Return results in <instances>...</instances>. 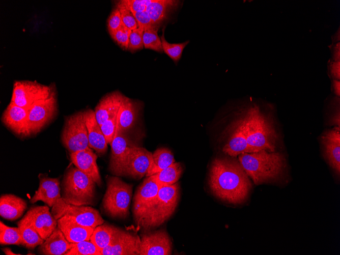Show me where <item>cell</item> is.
<instances>
[{
	"instance_id": "2e32d148",
	"label": "cell",
	"mask_w": 340,
	"mask_h": 255,
	"mask_svg": "<svg viewBox=\"0 0 340 255\" xmlns=\"http://www.w3.org/2000/svg\"><path fill=\"white\" fill-rule=\"evenodd\" d=\"M39 187L30 200L32 204L41 201L50 207L62 197L60 193V180L58 178H50L44 175H39Z\"/></svg>"
},
{
	"instance_id": "f546056e",
	"label": "cell",
	"mask_w": 340,
	"mask_h": 255,
	"mask_svg": "<svg viewBox=\"0 0 340 255\" xmlns=\"http://www.w3.org/2000/svg\"><path fill=\"white\" fill-rule=\"evenodd\" d=\"M174 162L175 160L170 150L166 148L157 149L152 153V163L146 176L158 173Z\"/></svg>"
},
{
	"instance_id": "83f0119b",
	"label": "cell",
	"mask_w": 340,
	"mask_h": 255,
	"mask_svg": "<svg viewBox=\"0 0 340 255\" xmlns=\"http://www.w3.org/2000/svg\"><path fill=\"white\" fill-rule=\"evenodd\" d=\"M27 208L26 201L12 194H5L0 197V215L4 218L15 220L20 217Z\"/></svg>"
},
{
	"instance_id": "484cf974",
	"label": "cell",
	"mask_w": 340,
	"mask_h": 255,
	"mask_svg": "<svg viewBox=\"0 0 340 255\" xmlns=\"http://www.w3.org/2000/svg\"><path fill=\"white\" fill-rule=\"evenodd\" d=\"M179 3L174 0H151L146 11L154 26L159 29L178 7Z\"/></svg>"
},
{
	"instance_id": "ab89813d",
	"label": "cell",
	"mask_w": 340,
	"mask_h": 255,
	"mask_svg": "<svg viewBox=\"0 0 340 255\" xmlns=\"http://www.w3.org/2000/svg\"><path fill=\"white\" fill-rule=\"evenodd\" d=\"M117 115L110 117L100 125L108 144H110L115 137L117 128Z\"/></svg>"
},
{
	"instance_id": "60d3db41",
	"label": "cell",
	"mask_w": 340,
	"mask_h": 255,
	"mask_svg": "<svg viewBox=\"0 0 340 255\" xmlns=\"http://www.w3.org/2000/svg\"><path fill=\"white\" fill-rule=\"evenodd\" d=\"M123 25L120 11L115 7L107 20V28L109 35L117 31Z\"/></svg>"
},
{
	"instance_id": "44dd1931",
	"label": "cell",
	"mask_w": 340,
	"mask_h": 255,
	"mask_svg": "<svg viewBox=\"0 0 340 255\" xmlns=\"http://www.w3.org/2000/svg\"><path fill=\"white\" fill-rule=\"evenodd\" d=\"M29 108L19 106L10 102L1 118L4 124L14 134L22 136L26 123Z\"/></svg>"
},
{
	"instance_id": "7402d4cb",
	"label": "cell",
	"mask_w": 340,
	"mask_h": 255,
	"mask_svg": "<svg viewBox=\"0 0 340 255\" xmlns=\"http://www.w3.org/2000/svg\"><path fill=\"white\" fill-rule=\"evenodd\" d=\"M325 156L330 165L337 174L340 173V132L335 128L326 131L322 136Z\"/></svg>"
},
{
	"instance_id": "7a4b0ae2",
	"label": "cell",
	"mask_w": 340,
	"mask_h": 255,
	"mask_svg": "<svg viewBox=\"0 0 340 255\" xmlns=\"http://www.w3.org/2000/svg\"><path fill=\"white\" fill-rule=\"evenodd\" d=\"M179 197L178 183L160 187L157 195L134 217L136 223L146 231L162 225L174 213Z\"/></svg>"
},
{
	"instance_id": "52a82bcc",
	"label": "cell",
	"mask_w": 340,
	"mask_h": 255,
	"mask_svg": "<svg viewBox=\"0 0 340 255\" xmlns=\"http://www.w3.org/2000/svg\"><path fill=\"white\" fill-rule=\"evenodd\" d=\"M57 112V98L54 90L49 97L37 102L29 108L22 137L36 135L53 120Z\"/></svg>"
},
{
	"instance_id": "d6986e66",
	"label": "cell",
	"mask_w": 340,
	"mask_h": 255,
	"mask_svg": "<svg viewBox=\"0 0 340 255\" xmlns=\"http://www.w3.org/2000/svg\"><path fill=\"white\" fill-rule=\"evenodd\" d=\"M84 118L88 130L89 146L99 154H105L107 150V143L98 123L94 110H83Z\"/></svg>"
},
{
	"instance_id": "8992f818",
	"label": "cell",
	"mask_w": 340,
	"mask_h": 255,
	"mask_svg": "<svg viewBox=\"0 0 340 255\" xmlns=\"http://www.w3.org/2000/svg\"><path fill=\"white\" fill-rule=\"evenodd\" d=\"M132 195V185L124 182L118 176L107 179V188L102 200L105 212L112 218H125Z\"/></svg>"
},
{
	"instance_id": "ffe728a7",
	"label": "cell",
	"mask_w": 340,
	"mask_h": 255,
	"mask_svg": "<svg viewBox=\"0 0 340 255\" xmlns=\"http://www.w3.org/2000/svg\"><path fill=\"white\" fill-rule=\"evenodd\" d=\"M58 226L70 243L90 240L94 228L82 225L72 218L64 215L57 219Z\"/></svg>"
},
{
	"instance_id": "9c48e42d",
	"label": "cell",
	"mask_w": 340,
	"mask_h": 255,
	"mask_svg": "<svg viewBox=\"0 0 340 255\" xmlns=\"http://www.w3.org/2000/svg\"><path fill=\"white\" fill-rule=\"evenodd\" d=\"M54 91L52 85L42 84L36 81L16 80L13 84L11 102L29 108L37 102L49 97Z\"/></svg>"
},
{
	"instance_id": "ee69618b",
	"label": "cell",
	"mask_w": 340,
	"mask_h": 255,
	"mask_svg": "<svg viewBox=\"0 0 340 255\" xmlns=\"http://www.w3.org/2000/svg\"><path fill=\"white\" fill-rule=\"evenodd\" d=\"M333 87L336 94L339 96V81L337 80H334Z\"/></svg>"
},
{
	"instance_id": "5bb4252c",
	"label": "cell",
	"mask_w": 340,
	"mask_h": 255,
	"mask_svg": "<svg viewBox=\"0 0 340 255\" xmlns=\"http://www.w3.org/2000/svg\"><path fill=\"white\" fill-rule=\"evenodd\" d=\"M152 160V153L146 149L136 147L131 151L124 170L123 176L140 179L146 176Z\"/></svg>"
},
{
	"instance_id": "f35d334b",
	"label": "cell",
	"mask_w": 340,
	"mask_h": 255,
	"mask_svg": "<svg viewBox=\"0 0 340 255\" xmlns=\"http://www.w3.org/2000/svg\"><path fill=\"white\" fill-rule=\"evenodd\" d=\"M131 30L123 25L119 29L110 35L113 40L122 49L127 50Z\"/></svg>"
},
{
	"instance_id": "30bf717a",
	"label": "cell",
	"mask_w": 340,
	"mask_h": 255,
	"mask_svg": "<svg viewBox=\"0 0 340 255\" xmlns=\"http://www.w3.org/2000/svg\"><path fill=\"white\" fill-rule=\"evenodd\" d=\"M51 213L56 220L67 215L78 223L94 229L104 222L97 210L89 206L67 203L62 197L52 207Z\"/></svg>"
},
{
	"instance_id": "d4e9b609",
	"label": "cell",
	"mask_w": 340,
	"mask_h": 255,
	"mask_svg": "<svg viewBox=\"0 0 340 255\" xmlns=\"http://www.w3.org/2000/svg\"><path fill=\"white\" fill-rule=\"evenodd\" d=\"M223 151L232 157L252 153L247 143L241 120L238 121L234 126L232 133L223 148Z\"/></svg>"
},
{
	"instance_id": "6da1fadb",
	"label": "cell",
	"mask_w": 340,
	"mask_h": 255,
	"mask_svg": "<svg viewBox=\"0 0 340 255\" xmlns=\"http://www.w3.org/2000/svg\"><path fill=\"white\" fill-rule=\"evenodd\" d=\"M209 184L216 196L234 204L243 202L251 188L248 176L239 162L227 158H216L212 161Z\"/></svg>"
},
{
	"instance_id": "7bdbcfd3",
	"label": "cell",
	"mask_w": 340,
	"mask_h": 255,
	"mask_svg": "<svg viewBox=\"0 0 340 255\" xmlns=\"http://www.w3.org/2000/svg\"><path fill=\"white\" fill-rule=\"evenodd\" d=\"M132 13L137 21L138 27H142L144 30L151 27H156L146 10Z\"/></svg>"
},
{
	"instance_id": "3957f363",
	"label": "cell",
	"mask_w": 340,
	"mask_h": 255,
	"mask_svg": "<svg viewBox=\"0 0 340 255\" xmlns=\"http://www.w3.org/2000/svg\"><path fill=\"white\" fill-rule=\"evenodd\" d=\"M239 162L256 185L278 177L284 168L285 159L279 153L261 150L238 156Z\"/></svg>"
},
{
	"instance_id": "9a60e30c",
	"label": "cell",
	"mask_w": 340,
	"mask_h": 255,
	"mask_svg": "<svg viewBox=\"0 0 340 255\" xmlns=\"http://www.w3.org/2000/svg\"><path fill=\"white\" fill-rule=\"evenodd\" d=\"M71 162L82 172L90 177L98 186L102 181L97 164V155L90 148L70 154Z\"/></svg>"
},
{
	"instance_id": "e575fe53",
	"label": "cell",
	"mask_w": 340,
	"mask_h": 255,
	"mask_svg": "<svg viewBox=\"0 0 340 255\" xmlns=\"http://www.w3.org/2000/svg\"><path fill=\"white\" fill-rule=\"evenodd\" d=\"M164 28L160 37L163 51L166 53L175 63H177L180 59L184 48L189 43V41L180 43H170L166 41L164 37Z\"/></svg>"
},
{
	"instance_id": "d590c367",
	"label": "cell",
	"mask_w": 340,
	"mask_h": 255,
	"mask_svg": "<svg viewBox=\"0 0 340 255\" xmlns=\"http://www.w3.org/2000/svg\"><path fill=\"white\" fill-rule=\"evenodd\" d=\"M158 29L154 27L147 28L143 33L144 47L158 52L162 53L163 49L160 37L158 35Z\"/></svg>"
},
{
	"instance_id": "4dcf8cb0",
	"label": "cell",
	"mask_w": 340,
	"mask_h": 255,
	"mask_svg": "<svg viewBox=\"0 0 340 255\" xmlns=\"http://www.w3.org/2000/svg\"><path fill=\"white\" fill-rule=\"evenodd\" d=\"M118 229L114 225L104 222L94 229L90 240L101 250L110 243Z\"/></svg>"
},
{
	"instance_id": "ba28073f",
	"label": "cell",
	"mask_w": 340,
	"mask_h": 255,
	"mask_svg": "<svg viewBox=\"0 0 340 255\" xmlns=\"http://www.w3.org/2000/svg\"><path fill=\"white\" fill-rule=\"evenodd\" d=\"M61 141L70 154L90 148L83 110L65 117Z\"/></svg>"
},
{
	"instance_id": "836d02e7",
	"label": "cell",
	"mask_w": 340,
	"mask_h": 255,
	"mask_svg": "<svg viewBox=\"0 0 340 255\" xmlns=\"http://www.w3.org/2000/svg\"><path fill=\"white\" fill-rule=\"evenodd\" d=\"M101 249L91 240L72 243L71 248L65 255H101Z\"/></svg>"
},
{
	"instance_id": "7c38bea8",
	"label": "cell",
	"mask_w": 340,
	"mask_h": 255,
	"mask_svg": "<svg viewBox=\"0 0 340 255\" xmlns=\"http://www.w3.org/2000/svg\"><path fill=\"white\" fill-rule=\"evenodd\" d=\"M140 238L135 233L119 228L110 243L101 255H139Z\"/></svg>"
},
{
	"instance_id": "e0dca14e",
	"label": "cell",
	"mask_w": 340,
	"mask_h": 255,
	"mask_svg": "<svg viewBox=\"0 0 340 255\" xmlns=\"http://www.w3.org/2000/svg\"><path fill=\"white\" fill-rule=\"evenodd\" d=\"M37 231L44 241L58 226L57 220L49 211L48 206H37L27 212Z\"/></svg>"
},
{
	"instance_id": "ac0fdd59",
	"label": "cell",
	"mask_w": 340,
	"mask_h": 255,
	"mask_svg": "<svg viewBox=\"0 0 340 255\" xmlns=\"http://www.w3.org/2000/svg\"><path fill=\"white\" fill-rule=\"evenodd\" d=\"M125 97L120 91H115L107 93L100 99L94 109L97 121L100 126L117 114Z\"/></svg>"
},
{
	"instance_id": "b9f144b4",
	"label": "cell",
	"mask_w": 340,
	"mask_h": 255,
	"mask_svg": "<svg viewBox=\"0 0 340 255\" xmlns=\"http://www.w3.org/2000/svg\"><path fill=\"white\" fill-rule=\"evenodd\" d=\"M150 1L151 0H122L117 2L127 7L133 13L146 10Z\"/></svg>"
},
{
	"instance_id": "74e56055",
	"label": "cell",
	"mask_w": 340,
	"mask_h": 255,
	"mask_svg": "<svg viewBox=\"0 0 340 255\" xmlns=\"http://www.w3.org/2000/svg\"><path fill=\"white\" fill-rule=\"evenodd\" d=\"M144 31V29L140 27L131 31L129 36L127 50L134 52L143 49L144 47L143 43Z\"/></svg>"
},
{
	"instance_id": "f6af8a7d",
	"label": "cell",
	"mask_w": 340,
	"mask_h": 255,
	"mask_svg": "<svg viewBox=\"0 0 340 255\" xmlns=\"http://www.w3.org/2000/svg\"><path fill=\"white\" fill-rule=\"evenodd\" d=\"M3 251L4 252V253L6 254L10 255H16V254H16L12 251V250L9 248H5L3 249Z\"/></svg>"
},
{
	"instance_id": "f1b7e54d",
	"label": "cell",
	"mask_w": 340,
	"mask_h": 255,
	"mask_svg": "<svg viewBox=\"0 0 340 255\" xmlns=\"http://www.w3.org/2000/svg\"><path fill=\"white\" fill-rule=\"evenodd\" d=\"M20 229L23 246L28 249H34L41 245L44 241L35 228L30 215L27 212L23 217L17 223Z\"/></svg>"
},
{
	"instance_id": "8fae6325",
	"label": "cell",
	"mask_w": 340,
	"mask_h": 255,
	"mask_svg": "<svg viewBox=\"0 0 340 255\" xmlns=\"http://www.w3.org/2000/svg\"><path fill=\"white\" fill-rule=\"evenodd\" d=\"M110 145L111 156L109 162V170L116 176H123L128 156L133 148L138 147V145L128 135L127 131L115 133Z\"/></svg>"
},
{
	"instance_id": "1f68e13d",
	"label": "cell",
	"mask_w": 340,
	"mask_h": 255,
	"mask_svg": "<svg viewBox=\"0 0 340 255\" xmlns=\"http://www.w3.org/2000/svg\"><path fill=\"white\" fill-rule=\"evenodd\" d=\"M182 171L181 164L179 162H174L152 176L160 187L170 186L178 182Z\"/></svg>"
},
{
	"instance_id": "277c9868",
	"label": "cell",
	"mask_w": 340,
	"mask_h": 255,
	"mask_svg": "<svg viewBox=\"0 0 340 255\" xmlns=\"http://www.w3.org/2000/svg\"><path fill=\"white\" fill-rule=\"evenodd\" d=\"M247 141L253 152H274L276 131L270 120L257 106L251 107L241 120Z\"/></svg>"
},
{
	"instance_id": "cb8c5ba5",
	"label": "cell",
	"mask_w": 340,
	"mask_h": 255,
	"mask_svg": "<svg viewBox=\"0 0 340 255\" xmlns=\"http://www.w3.org/2000/svg\"><path fill=\"white\" fill-rule=\"evenodd\" d=\"M160 186L152 176L147 177L137 188L133 199L134 217L157 194Z\"/></svg>"
},
{
	"instance_id": "5b68a950",
	"label": "cell",
	"mask_w": 340,
	"mask_h": 255,
	"mask_svg": "<svg viewBox=\"0 0 340 255\" xmlns=\"http://www.w3.org/2000/svg\"><path fill=\"white\" fill-rule=\"evenodd\" d=\"M95 182L76 167L66 172L62 183V199L75 205H92L95 195Z\"/></svg>"
},
{
	"instance_id": "603a6c76",
	"label": "cell",
	"mask_w": 340,
	"mask_h": 255,
	"mask_svg": "<svg viewBox=\"0 0 340 255\" xmlns=\"http://www.w3.org/2000/svg\"><path fill=\"white\" fill-rule=\"evenodd\" d=\"M139 111L138 103L125 96L117 113L116 133L126 132L134 126Z\"/></svg>"
},
{
	"instance_id": "8d00e7d4",
	"label": "cell",
	"mask_w": 340,
	"mask_h": 255,
	"mask_svg": "<svg viewBox=\"0 0 340 255\" xmlns=\"http://www.w3.org/2000/svg\"><path fill=\"white\" fill-rule=\"evenodd\" d=\"M115 7L120 11L123 24L131 31L137 29L138 24L132 12L117 2H115Z\"/></svg>"
},
{
	"instance_id": "4fadbf2b",
	"label": "cell",
	"mask_w": 340,
	"mask_h": 255,
	"mask_svg": "<svg viewBox=\"0 0 340 255\" xmlns=\"http://www.w3.org/2000/svg\"><path fill=\"white\" fill-rule=\"evenodd\" d=\"M139 255H169L172 243L164 230H156L141 234Z\"/></svg>"
},
{
	"instance_id": "d6a6232c",
	"label": "cell",
	"mask_w": 340,
	"mask_h": 255,
	"mask_svg": "<svg viewBox=\"0 0 340 255\" xmlns=\"http://www.w3.org/2000/svg\"><path fill=\"white\" fill-rule=\"evenodd\" d=\"M0 244L1 245L14 244L23 246L20 229L10 227L0 221Z\"/></svg>"
},
{
	"instance_id": "4316f807",
	"label": "cell",
	"mask_w": 340,
	"mask_h": 255,
	"mask_svg": "<svg viewBox=\"0 0 340 255\" xmlns=\"http://www.w3.org/2000/svg\"><path fill=\"white\" fill-rule=\"evenodd\" d=\"M69 242L58 226L38 248V253L44 255L64 254L71 248Z\"/></svg>"
}]
</instances>
